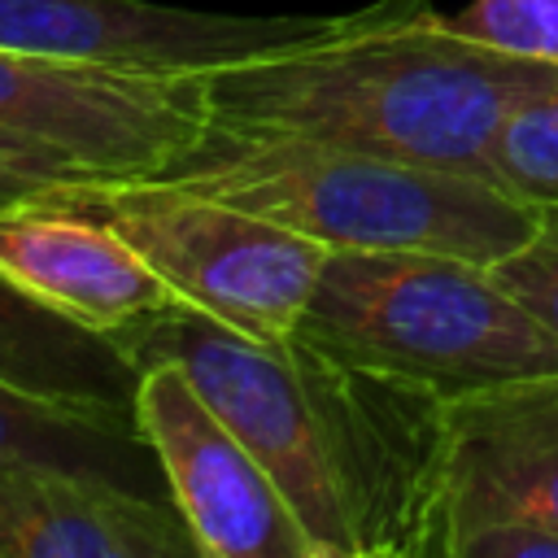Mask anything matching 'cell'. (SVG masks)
I'll use <instances>...</instances> for the list:
<instances>
[{
	"label": "cell",
	"instance_id": "cell-1",
	"mask_svg": "<svg viewBox=\"0 0 558 558\" xmlns=\"http://www.w3.org/2000/svg\"><path fill=\"white\" fill-rule=\"evenodd\" d=\"M558 65L462 35L432 0L331 13L305 44L196 70L209 144H323L484 179L488 140Z\"/></svg>",
	"mask_w": 558,
	"mask_h": 558
},
{
	"label": "cell",
	"instance_id": "cell-2",
	"mask_svg": "<svg viewBox=\"0 0 558 558\" xmlns=\"http://www.w3.org/2000/svg\"><path fill=\"white\" fill-rule=\"evenodd\" d=\"M327 248H418L493 266L541 222L488 179L323 144H205L157 174Z\"/></svg>",
	"mask_w": 558,
	"mask_h": 558
},
{
	"label": "cell",
	"instance_id": "cell-3",
	"mask_svg": "<svg viewBox=\"0 0 558 558\" xmlns=\"http://www.w3.org/2000/svg\"><path fill=\"white\" fill-rule=\"evenodd\" d=\"M296 336L445 397L558 371V336L453 253L331 248Z\"/></svg>",
	"mask_w": 558,
	"mask_h": 558
},
{
	"label": "cell",
	"instance_id": "cell-4",
	"mask_svg": "<svg viewBox=\"0 0 558 558\" xmlns=\"http://www.w3.org/2000/svg\"><path fill=\"white\" fill-rule=\"evenodd\" d=\"M288 353L318 423L353 558H445L449 397L305 336H292Z\"/></svg>",
	"mask_w": 558,
	"mask_h": 558
},
{
	"label": "cell",
	"instance_id": "cell-5",
	"mask_svg": "<svg viewBox=\"0 0 558 558\" xmlns=\"http://www.w3.org/2000/svg\"><path fill=\"white\" fill-rule=\"evenodd\" d=\"M65 205L113 222L192 310L266 344L296 336L331 253L292 227L161 179L78 183Z\"/></svg>",
	"mask_w": 558,
	"mask_h": 558
},
{
	"label": "cell",
	"instance_id": "cell-6",
	"mask_svg": "<svg viewBox=\"0 0 558 558\" xmlns=\"http://www.w3.org/2000/svg\"><path fill=\"white\" fill-rule=\"evenodd\" d=\"M126 353L135 366L148 357L179 362L196 392L266 466V475L292 506L301 532L310 536L314 558H353L318 423L288 344L240 336L183 301L179 310L144 327L126 344Z\"/></svg>",
	"mask_w": 558,
	"mask_h": 558
},
{
	"label": "cell",
	"instance_id": "cell-7",
	"mask_svg": "<svg viewBox=\"0 0 558 558\" xmlns=\"http://www.w3.org/2000/svg\"><path fill=\"white\" fill-rule=\"evenodd\" d=\"M0 131L39 140L109 183L157 179L209 144L196 74L0 48Z\"/></svg>",
	"mask_w": 558,
	"mask_h": 558
},
{
	"label": "cell",
	"instance_id": "cell-8",
	"mask_svg": "<svg viewBox=\"0 0 558 558\" xmlns=\"http://www.w3.org/2000/svg\"><path fill=\"white\" fill-rule=\"evenodd\" d=\"M135 427L205 558H314L292 506L170 357L140 362Z\"/></svg>",
	"mask_w": 558,
	"mask_h": 558
},
{
	"label": "cell",
	"instance_id": "cell-9",
	"mask_svg": "<svg viewBox=\"0 0 558 558\" xmlns=\"http://www.w3.org/2000/svg\"><path fill=\"white\" fill-rule=\"evenodd\" d=\"M331 13H209L157 0H0V48L122 70L196 74L279 52L327 31Z\"/></svg>",
	"mask_w": 558,
	"mask_h": 558
},
{
	"label": "cell",
	"instance_id": "cell-10",
	"mask_svg": "<svg viewBox=\"0 0 558 558\" xmlns=\"http://www.w3.org/2000/svg\"><path fill=\"white\" fill-rule=\"evenodd\" d=\"M0 275L122 349L183 305L113 222L78 205L0 214Z\"/></svg>",
	"mask_w": 558,
	"mask_h": 558
},
{
	"label": "cell",
	"instance_id": "cell-11",
	"mask_svg": "<svg viewBox=\"0 0 558 558\" xmlns=\"http://www.w3.org/2000/svg\"><path fill=\"white\" fill-rule=\"evenodd\" d=\"M445 558L493 519L527 514L558 532V371L449 397Z\"/></svg>",
	"mask_w": 558,
	"mask_h": 558
},
{
	"label": "cell",
	"instance_id": "cell-12",
	"mask_svg": "<svg viewBox=\"0 0 558 558\" xmlns=\"http://www.w3.org/2000/svg\"><path fill=\"white\" fill-rule=\"evenodd\" d=\"M201 554L166 497L61 471L0 466V558H183Z\"/></svg>",
	"mask_w": 558,
	"mask_h": 558
},
{
	"label": "cell",
	"instance_id": "cell-13",
	"mask_svg": "<svg viewBox=\"0 0 558 558\" xmlns=\"http://www.w3.org/2000/svg\"><path fill=\"white\" fill-rule=\"evenodd\" d=\"M0 384L118 427H135L140 366L131 353L44 305L9 275H0Z\"/></svg>",
	"mask_w": 558,
	"mask_h": 558
},
{
	"label": "cell",
	"instance_id": "cell-14",
	"mask_svg": "<svg viewBox=\"0 0 558 558\" xmlns=\"http://www.w3.org/2000/svg\"><path fill=\"white\" fill-rule=\"evenodd\" d=\"M17 462L100 475L170 501L161 462L135 427H118L96 414H78L0 384V466Z\"/></svg>",
	"mask_w": 558,
	"mask_h": 558
},
{
	"label": "cell",
	"instance_id": "cell-15",
	"mask_svg": "<svg viewBox=\"0 0 558 558\" xmlns=\"http://www.w3.org/2000/svg\"><path fill=\"white\" fill-rule=\"evenodd\" d=\"M484 179L519 205L558 214V83L519 100L488 140Z\"/></svg>",
	"mask_w": 558,
	"mask_h": 558
},
{
	"label": "cell",
	"instance_id": "cell-16",
	"mask_svg": "<svg viewBox=\"0 0 558 558\" xmlns=\"http://www.w3.org/2000/svg\"><path fill=\"white\" fill-rule=\"evenodd\" d=\"M78 183H109V179H100L83 161L39 140L0 131V214L31 205H65Z\"/></svg>",
	"mask_w": 558,
	"mask_h": 558
},
{
	"label": "cell",
	"instance_id": "cell-17",
	"mask_svg": "<svg viewBox=\"0 0 558 558\" xmlns=\"http://www.w3.org/2000/svg\"><path fill=\"white\" fill-rule=\"evenodd\" d=\"M449 22L497 52L558 65V0H471Z\"/></svg>",
	"mask_w": 558,
	"mask_h": 558
},
{
	"label": "cell",
	"instance_id": "cell-18",
	"mask_svg": "<svg viewBox=\"0 0 558 558\" xmlns=\"http://www.w3.org/2000/svg\"><path fill=\"white\" fill-rule=\"evenodd\" d=\"M493 275L549 336H558V214H545L514 253L497 257Z\"/></svg>",
	"mask_w": 558,
	"mask_h": 558
},
{
	"label": "cell",
	"instance_id": "cell-19",
	"mask_svg": "<svg viewBox=\"0 0 558 558\" xmlns=\"http://www.w3.org/2000/svg\"><path fill=\"white\" fill-rule=\"evenodd\" d=\"M453 558H558V532L527 514H506L471 532Z\"/></svg>",
	"mask_w": 558,
	"mask_h": 558
}]
</instances>
